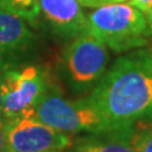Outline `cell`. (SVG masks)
I'll list each match as a JSON object with an SVG mask.
<instances>
[{
  "instance_id": "6da1fadb",
  "label": "cell",
  "mask_w": 152,
  "mask_h": 152,
  "mask_svg": "<svg viewBox=\"0 0 152 152\" xmlns=\"http://www.w3.org/2000/svg\"><path fill=\"white\" fill-rule=\"evenodd\" d=\"M86 98L112 129L152 115V48L124 52Z\"/></svg>"
},
{
  "instance_id": "7a4b0ae2",
  "label": "cell",
  "mask_w": 152,
  "mask_h": 152,
  "mask_svg": "<svg viewBox=\"0 0 152 152\" xmlns=\"http://www.w3.org/2000/svg\"><path fill=\"white\" fill-rule=\"evenodd\" d=\"M88 32L114 52L147 45L151 28L143 13L129 3H104L86 17Z\"/></svg>"
},
{
  "instance_id": "3957f363",
  "label": "cell",
  "mask_w": 152,
  "mask_h": 152,
  "mask_svg": "<svg viewBox=\"0 0 152 152\" xmlns=\"http://www.w3.org/2000/svg\"><path fill=\"white\" fill-rule=\"evenodd\" d=\"M34 115L45 124L66 134L94 133L112 129L110 124L85 96L69 100L47 86L36 105Z\"/></svg>"
},
{
  "instance_id": "277c9868",
  "label": "cell",
  "mask_w": 152,
  "mask_h": 152,
  "mask_svg": "<svg viewBox=\"0 0 152 152\" xmlns=\"http://www.w3.org/2000/svg\"><path fill=\"white\" fill-rule=\"evenodd\" d=\"M108 64V47L89 32H84L66 47L61 65L72 91L90 93L105 74Z\"/></svg>"
},
{
  "instance_id": "5b68a950",
  "label": "cell",
  "mask_w": 152,
  "mask_h": 152,
  "mask_svg": "<svg viewBox=\"0 0 152 152\" xmlns=\"http://www.w3.org/2000/svg\"><path fill=\"white\" fill-rule=\"evenodd\" d=\"M47 86L46 76L38 66L20 65L0 74L1 117L4 119H13L34 114L37 103Z\"/></svg>"
},
{
  "instance_id": "8992f818",
  "label": "cell",
  "mask_w": 152,
  "mask_h": 152,
  "mask_svg": "<svg viewBox=\"0 0 152 152\" xmlns=\"http://www.w3.org/2000/svg\"><path fill=\"white\" fill-rule=\"evenodd\" d=\"M8 152H62L72 143L70 134L45 124L34 114L5 119Z\"/></svg>"
},
{
  "instance_id": "52a82bcc",
  "label": "cell",
  "mask_w": 152,
  "mask_h": 152,
  "mask_svg": "<svg viewBox=\"0 0 152 152\" xmlns=\"http://www.w3.org/2000/svg\"><path fill=\"white\" fill-rule=\"evenodd\" d=\"M36 39L26 19L0 9V74L24 65L34 50Z\"/></svg>"
},
{
  "instance_id": "ba28073f",
  "label": "cell",
  "mask_w": 152,
  "mask_h": 152,
  "mask_svg": "<svg viewBox=\"0 0 152 152\" xmlns=\"http://www.w3.org/2000/svg\"><path fill=\"white\" fill-rule=\"evenodd\" d=\"M39 9L56 34L74 38L88 32L86 15L80 0H39Z\"/></svg>"
},
{
  "instance_id": "9c48e42d",
  "label": "cell",
  "mask_w": 152,
  "mask_h": 152,
  "mask_svg": "<svg viewBox=\"0 0 152 152\" xmlns=\"http://www.w3.org/2000/svg\"><path fill=\"white\" fill-rule=\"evenodd\" d=\"M71 152H137L128 137L127 126L85 133L71 143Z\"/></svg>"
},
{
  "instance_id": "30bf717a",
  "label": "cell",
  "mask_w": 152,
  "mask_h": 152,
  "mask_svg": "<svg viewBox=\"0 0 152 152\" xmlns=\"http://www.w3.org/2000/svg\"><path fill=\"white\" fill-rule=\"evenodd\" d=\"M127 132L137 152H152V115L128 124Z\"/></svg>"
},
{
  "instance_id": "8fae6325",
  "label": "cell",
  "mask_w": 152,
  "mask_h": 152,
  "mask_svg": "<svg viewBox=\"0 0 152 152\" xmlns=\"http://www.w3.org/2000/svg\"><path fill=\"white\" fill-rule=\"evenodd\" d=\"M0 9L22 17L27 22H36L41 13L39 0H0Z\"/></svg>"
},
{
  "instance_id": "7c38bea8",
  "label": "cell",
  "mask_w": 152,
  "mask_h": 152,
  "mask_svg": "<svg viewBox=\"0 0 152 152\" xmlns=\"http://www.w3.org/2000/svg\"><path fill=\"white\" fill-rule=\"evenodd\" d=\"M129 4L136 7L145 15L152 13V0H129Z\"/></svg>"
},
{
  "instance_id": "4fadbf2b",
  "label": "cell",
  "mask_w": 152,
  "mask_h": 152,
  "mask_svg": "<svg viewBox=\"0 0 152 152\" xmlns=\"http://www.w3.org/2000/svg\"><path fill=\"white\" fill-rule=\"evenodd\" d=\"M0 152H8L7 134H5V119L0 115Z\"/></svg>"
},
{
  "instance_id": "5bb4252c",
  "label": "cell",
  "mask_w": 152,
  "mask_h": 152,
  "mask_svg": "<svg viewBox=\"0 0 152 152\" xmlns=\"http://www.w3.org/2000/svg\"><path fill=\"white\" fill-rule=\"evenodd\" d=\"M146 18H147V20H148V24H150V28H151V32H152V13H150V14H147V15H146Z\"/></svg>"
},
{
  "instance_id": "9a60e30c",
  "label": "cell",
  "mask_w": 152,
  "mask_h": 152,
  "mask_svg": "<svg viewBox=\"0 0 152 152\" xmlns=\"http://www.w3.org/2000/svg\"><path fill=\"white\" fill-rule=\"evenodd\" d=\"M1 105H3V95H1V89H0V115H1Z\"/></svg>"
},
{
  "instance_id": "2e32d148",
  "label": "cell",
  "mask_w": 152,
  "mask_h": 152,
  "mask_svg": "<svg viewBox=\"0 0 152 152\" xmlns=\"http://www.w3.org/2000/svg\"><path fill=\"white\" fill-rule=\"evenodd\" d=\"M110 1H124V0H110Z\"/></svg>"
}]
</instances>
